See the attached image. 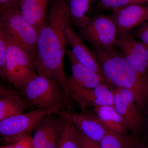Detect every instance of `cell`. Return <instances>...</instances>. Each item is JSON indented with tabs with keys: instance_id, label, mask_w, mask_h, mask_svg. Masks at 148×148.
<instances>
[{
	"instance_id": "cell-1",
	"label": "cell",
	"mask_w": 148,
	"mask_h": 148,
	"mask_svg": "<svg viewBox=\"0 0 148 148\" xmlns=\"http://www.w3.org/2000/svg\"><path fill=\"white\" fill-rule=\"evenodd\" d=\"M69 0H50L44 26L39 34L35 66L38 75L55 80L70 98L64 71L67 51L65 29L71 24Z\"/></svg>"
},
{
	"instance_id": "cell-2",
	"label": "cell",
	"mask_w": 148,
	"mask_h": 148,
	"mask_svg": "<svg viewBox=\"0 0 148 148\" xmlns=\"http://www.w3.org/2000/svg\"><path fill=\"white\" fill-rule=\"evenodd\" d=\"M105 76L114 86L130 90L141 109L148 102V78L138 73L125 61L121 52L92 47Z\"/></svg>"
},
{
	"instance_id": "cell-3",
	"label": "cell",
	"mask_w": 148,
	"mask_h": 148,
	"mask_svg": "<svg viewBox=\"0 0 148 148\" xmlns=\"http://www.w3.org/2000/svg\"><path fill=\"white\" fill-rule=\"evenodd\" d=\"M31 106L49 110L58 114L63 108L71 109V100L58 82L47 77L38 75L27 83L20 90Z\"/></svg>"
},
{
	"instance_id": "cell-4",
	"label": "cell",
	"mask_w": 148,
	"mask_h": 148,
	"mask_svg": "<svg viewBox=\"0 0 148 148\" xmlns=\"http://www.w3.org/2000/svg\"><path fill=\"white\" fill-rule=\"evenodd\" d=\"M0 29L8 40L24 51L35 64L39 33L19 8L1 10Z\"/></svg>"
},
{
	"instance_id": "cell-5",
	"label": "cell",
	"mask_w": 148,
	"mask_h": 148,
	"mask_svg": "<svg viewBox=\"0 0 148 148\" xmlns=\"http://www.w3.org/2000/svg\"><path fill=\"white\" fill-rule=\"evenodd\" d=\"M77 34L92 47L109 50L116 47L119 31L112 15L99 13L91 16Z\"/></svg>"
},
{
	"instance_id": "cell-6",
	"label": "cell",
	"mask_w": 148,
	"mask_h": 148,
	"mask_svg": "<svg viewBox=\"0 0 148 148\" xmlns=\"http://www.w3.org/2000/svg\"><path fill=\"white\" fill-rule=\"evenodd\" d=\"M7 39V56L5 72L2 79L20 90L27 82L38 75V74L35 64L26 53Z\"/></svg>"
},
{
	"instance_id": "cell-7",
	"label": "cell",
	"mask_w": 148,
	"mask_h": 148,
	"mask_svg": "<svg viewBox=\"0 0 148 148\" xmlns=\"http://www.w3.org/2000/svg\"><path fill=\"white\" fill-rule=\"evenodd\" d=\"M54 113L47 110L36 109L0 121V134L8 145L21 137L31 134L37 125L47 117Z\"/></svg>"
},
{
	"instance_id": "cell-8",
	"label": "cell",
	"mask_w": 148,
	"mask_h": 148,
	"mask_svg": "<svg viewBox=\"0 0 148 148\" xmlns=\"http://www.w3.org/2000/svg\"><path fill=\"white\" fill-rule=\"evenodd\" d=\"M113 106L122 118L128 132L138 139L142 134V112L130 90L115 86L112 88Z\"/></svg>"
},
{
	"instance_id": "cell-9",
	"label": "cell",
	"mask_w": 148,
	"mask_h": 148,
	"mask_svg": "<svg viewBox=\"0 0 148 148\" xmlns=\"http://www.w3.org/2000/svg\"><path fill=\"white\" fill-rule=\"evenodd\" d=\"M116 46L132 68L148 78V46L137 40L130 32L119 34Z\"/></svg>"
},
{
	"instance_id": "cell-10",
	"label": "cell",
	"mask_w": 148,
	"mask_h": 148,
	"mask_svg": "<svg viewBox=\"0 0 148 148\" xmlns=\"http://www.w3.org/2000/svg\"><path fill=\"white\" fill-rule=\"evenodd\" d=\"M67 83L71 100L75 101L81 110L94 108L98 106H113L112 90L107 86L87 88L75 84L68 79L67 77Z\"/></svg>"
},
{
	"instance_id": "cell-11",
	"label": "cell",
	"mask_w": 148,
	"mask_h": 148,
	"mask_svg": "<svg viewBox=\"0 0 148 148\" xmlns=\"http://www.w3.org/2000/svg\"><path fill=\"white\" fill-rule=\"evenodd\" d=\"M58 114L69 119L77 131L97 143H99L109 130L102 123L93 108L81 110L80 113L60 110Z\"/></svg>"
},
{
	"instance_id": "cell-12",
	"label": "cell",
	"mask_w": 148,
	"mask_h": 148,
	"mask_svg": "<svg viewBox=\"0 0 148 148\" xmlns=\"http://www.w3.org/2000/svg\"><path fill=\"white\" fill-rule=\"evenodd\" d=\"M112 16L118 29L119 34L130 32L132 29L148 21V5L132 4L116 9Z\"/></svg>"
},
{
	"instance_id": "cell-13",
	"label": "cell",
	"mask_w": 148,
	"mask_h": 148,
	"mask_svg": "<svg viewBox=\"0 0 148 148\" xmlns=\"http://www.w3.org/2000/svg\"><path fill=\"white\" fill-rule=\"evenodd\" d=\"M65 32L68 44L71 47V50L77 61L90 71L107 78L96 55L92 50L85 45L77 34L74 32L71 24L66 25Z\"/></svg>"
},
{
	"instance_id": "cell-14",
	"label": "cell",
	"mask_w": 148,
	"mask_h": 148,
	"mask_svg": "<svg viewBox=\"0 0 148 148\" xmlns=\"http://www.w3.org/2000/svg\"><path fill=\"white\" fill-rule=\"evenodd\" d=\"M72 74L67 76L68 79L79 86L94 88L101 85H106L113 88L115 87L106 78L92 72L79 63L75 58L72 51H67Z\"/></svg>"
},
{
	"instance_id": "cell-15",
	"label": "cell",
	"mask_w": 148,
	"mask_h": 148,
	"mask_svg": "<svg viewBox=\"0 0 148 148\" xmlns=\"http://www.w3.org/2000/svg\"><path fill=\"white\" fill-rule=\"evenodd\" d=\"M31 106L21 93L0 86V121L23 113Z\"/></svg>"
},
{
	"instance_id": "cell-16",
	"label": "cell",
	"mask_w": 148,
	"mask_h": 148,
	"mask_svg": "<svg viewBox=\"0 0 148 148\" xmlns=\"http://www.w3.org/2000/svg\"><path fill=\"white\" fill-rule=\"evenodd\" d=\"M50 0H22L19 8L24 18L40 33L45 24Z\"/></svg>"
},
{
	"instance_id": "cell-17",
	"label": "cell",
	"mask_w": 148,
	"mask_h": 148,
	"mask_svg": "<svg viewBox=\"0 0 148 148\" xmlns=\"http://www.w3.org/2000/svg\"><path fill=\"white\" fill-rule=\"evenodd\" d=\"M93 109L102 123L108 129L122 135H127L128 132L123 119L114 106H98Z\"/></svg>"
},
{
	"instance_id": "cell-18",
	"label": "cell",
	"mask_w": 148,
	"mask_h": 148,
	"mask_svg": "<svg viewBox=\"0 0 148 148\" xmlns=\"http://www.w3.org/2000/svg\"><path fill=\"white\" fill-rule=\"evenodd\" d=\"M96 0H69L71 24L79 29L84 27L91 16Z\"/></svg>"
},
{
	"instance_id": "cell-19",
	"label": "cell",
	"mask_w": 148,
	"mask_h": 148,
	"mask_svg": "<svg viewBox=\"0 0 148 148\" xmlns=\"http://www.w3.org/2000/svg\"><path fill=\"white\" fill-rule=\"evenodd\" d=\"M61 117L57 148H80L76 128L69 119Z\"/></svg>"
},
{
	"instance_id": "cell-20",
	"label": "cell",
	"mask_w": 148,
	"mask_h": 148,
	"mask_svg": "<svg viewBox=\"0 0 148 148\" xmlns=\"http://www.w3.org/2000/svg\"><path fill=\"white\" fill-rule=\"evenodd\" d=\"M58 121L51 115L40 122L35 128L32 137L34 148H46L51 133Z\"/></svg>"
},
{
	"instance_id": "cell-21",
	"label": "cell",
	"mask_w": 148,
	"mask_h": 148,
	"mask_svg": "<svg viewBox=\"0 0 148 148\" xmlns=\"http://www.w3.org/2000/svg\"><path fill=\"white\" fill-rule=\"evenodd\" d=\"M138 139L108 130L99 142L101 148H135Z\"/></svg>"
},
{
	"instance_id": "cell-22",
	"label": "cell",
	"mask_w": 148,
	"mask_h": 148,
	"mask_svg": "<svg viewBox=\"0 0 148 148\" xmlns=\"http://www.w3.org/2000/svg\"><path fill=\"white\" fill-rule=\"evenodd\" d=\"M135 3H142L138 0H97L94 10L96 14L104 10L112 11L116 9Z\"/></svg>"
},
{
	"instance_id": "cell-23",
	"label": "cell",
	"mask_w": 148,
	"mask_h": 148,
	"mask_svg": "<svg viewBox=\"0 0 148 148\" xmlns=\"http://www.w3.org/2000/svg\"><path fill=\"white\" fill-rule=\"evenodd\" d=\"M7 50V39L3 30L0 29V75L2 78L5 72Z\"/></svg>"
},
{
	"instance_id": "cell-24",
	"label": "cell",
	"mask_w": 148,
	"mask_h": 148,
	"mask_svg": "<svg viewBox=\"0 0 148 148\" xmlns=\"http://www.w3.org/2000/svg\"><path fill=\"white\" fill-rule=\"evenodd\" d=\"M148 145V102L142 111V134Z\"/></svg>"
},
{
	"instance_id": "cell-25",
	"label": "cell",
	"mask_w": 148,
	"mask_h": 148,
	"mask_svg": "<svg viewBox=\"0 0 148 148\" xmlns=\"http://www.w3.org/2000/svg\"><path fill=\"white\" fill-rule=\"evenodd\" d=\"M11 145H13L14 148H34L31 134L21 137Z\"/></svg>"
},
{
	"instance_id": "cell-26",
	"label": "cell",
	"mask_w": 148,
	"mask_h": 148,
	"mask_svg": "<svg viewBox=\"0 0 148 148\" xmlns=\"http://www.w3.org/2000/svg\"><path fill=\"white\" fill-rule=\"evenodd\" d=\"M80 148H101L99 143L90 140L77 131Z\"/></svg>"
},
{
	"instance_id": "cell-27",
	"label": "cell",
	"mask_w": 148,
	"mask_h": 148,
	"mask_svg": "<svg viewBox=\"0 0 148 148\" xmlns=\"http://www.w3.org/2000/svg\"><path fill=\"white\" fill-rule=\"evenodd\" d=\"M60 120L51 133L47 143L46 148H58V135H59Z\"/></svg>"
},
{
	"instance_id": "cell-28",
	"label": "cell",
	"mask_w": 148,
	"mask_h": 148,
	"mask_svg": "<svg viewBox=\"0 0 148 148\" xmlns=\"http://www.w3.org/2000/svg\"><path fill=\"white\" fill-rule=\"evenodd\" d=\"M22 0H0V10L12 8H19Z\"/></svg>"
},
{
	"instance_id": "cell-29",
	"label": "cell",
	"mask_w": 148,
	"mask_h": 148,
	"mask_svg": "<svg viewBox=\"0 0 148 148\" xmlns=\"http://www.w3.org/2000/svg\"><path fill=\"white\" fill-rule=\"evenodd\" d=\"M132 36L135 38L138 39L139 40L148 46V31L137 29L135 31L134 35Z\"/></svg>"
},
{
	"instance_id": "cell-30",
	"label": "cell",
	"mask_w": 148,
	"mask_h": 148,
	"mask_svg": "<svg viewBox=\"0 0 148 148\" xmlns=\"http://www.w3.org/2000/svg\"><path fill=\"white\" fill-rule=\"evenodd\" d=\"M135 148H148V145L144 142L138 140L135 145Z\"/></svg>"
},
{
	"instance_id": "cell-31",
	"label": "cell",
	"mask_w": 148,
	"mask_h": 148,
	"mask_svg": "<svg viewBox=\"0 0 148 148\" xmlns=\"http://www.w3.org/2000/svg\"><path fill=\"white\" fill-rule=\"evenodd\" d=\"M138 29L140 30H143V31H148V21L142 24V25L138 27Z\"/></svg>"
},
{
	"instance_id": "cell-32",
	"label": "cell",
	"mask_w": 148,
	"mask_h": 148,
	"mask_svg": "<svg viewBox=\"0 0 148 148\" xmlns=\"http://www.w3.org/2000/svg\"><path fill=\"white\" fill-rule=\"evenodd\" d=\"M1 148H14L12 145H7L3 146L1 147Z\"/></svg>"
},
{
	"instance_id": "cell-33",
	"label": "cell",
	"mask_w": 148,
	"mask_h": 148,
	"mask_svg": "<svg viewBox=\"0 0 148 148\" xmlns=\"http://www.w3.org/2000/svg\"><path fill=\"white\" fill-rule=\"evenodd\" d=\"M140 2L142 3L145 2H148V0H138Z\"/></svg>"
},
{
	"instance_id": "cell-34",
	"label": "cell",
	"mask_w": 148,
	"mask_h": 148,
	"mask_svg": "<svg viewBox=\"0 0 148 148\" xmlns=\"http://www.w3.org/2000/svg\"></svg>"
}]
</instances>
